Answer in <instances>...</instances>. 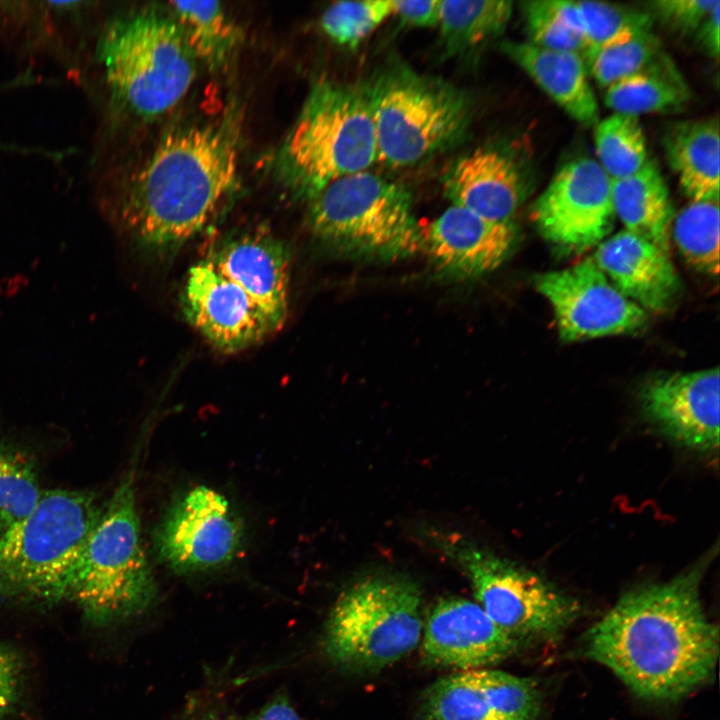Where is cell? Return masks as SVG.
Listing matches in <instances>:
<instances>
[{
	"label": "cell",
	"mask_w": 720,
	"mask_h": 720,
	"mask_svg": "<svg viewBox=\"0 0 720 720\" xmlns=\"http://www.w3.org/2000/svg\"><path fill=\"white\" fill-rule=\"evenodd\" d=\"M701 570L623 595L587 631L586 656L646 700L674 701L702 686L718 662L719 631L701 603Z\"/></svg>",
	"instance_id": "obj_1"
},
{
	"label": "cell",
	"mask_w": 720,
	"mask_h": 720,
	"mask_svg": "<svg viewBox=\"0 0 720 720\" xmlns=\"http://www.w3.org/2000/svg\"><path fill=\"white\" fill-rule=\"evenodd\" d=\"M233 117L175 128L123 185L116 212L145 249L170 253L202 232L235 191L238 129Z\"/></svg>",
	"instance_id": "obj_2"
},
{
	"label": "cell",
	"mask_w": 720,
	"mask_h": 720,
	"mask_svg": "<svg viewBox=\"0 0 720 720\" xmlns=\"http://www.w3.org/2000/svg\"><path fill=\"white\" fill-rule=\"evenodd\" d=\"M134 471L127 472L109 500L63 587L95 626L123 622L143 613L157 596V584L141 541Z\"/></svg>",
	"instance_id": "obj_3"
},
{
	"label": "cell",
	"mask_w": 720,
	"mask_h": 720,
	"mask_svg": "<svg viewBox=\"0 0 720 720\" xmlns=\"http://www.w3.org/2000/svg\"><path fill=\"white\" fill-rule=\"evenodd\" d=\"M85 490H43L34 508L0 536V598L62 601L66 576L102 512Z\"/></svg>",
	"instance_id": "obj_4"
},
{
	"label": "cell",
	"mask_w": 720,
	"mask_h": 720,
	"mask_svg": "<svg viewBox=\"0 0 720 720\" xmlns=\"http://www.w3.org/2000/svg\"><path fill=\"white\" fill-rule=\"evenodd\" d=\"M376 160L375 126L364 91L327 80L316 83L280 152L294 192L310 201L331 182L366 171Z\"/></svg>",
	"instance_id": "obj_5"
},
{
	"label": "cell",
	"mask_w": 720,
	"mask_h": 720,
	"mask_svg": "<svg viewBox=\"0 0 720 720\" xmlns=\"http://www.w3.org/2000/svg\"><path fill=\"white\" fill-rule=\"evenodd\" d=\"M363 91L378 160L391 167L415 165L454 144L471 120L472 102L465 91L399 62L376 73Z\"/></svg>",
	"instance_id": "obj_6"
},
{
	"label": "cell",
	"mask_w": 720,
	"mask_h": 720,
	"mask_svg": "<svg viewBox=\"0 0 720 720\" xmlns=\"http://www.w3.org/2000/svg\"><path fill=\"white\" fill-rule=\"evenodd\" d=\"M113 96L144 119L162 116L188 93L197 61L174 18L142 11L115 20L98 48Z\"/></svg>",
	"instance_id": "obj_7"
},
{
	"label": "cell",
	"mask_w": 720,
	"mask_h": 720,
	"mask_svg": "<svg viewBox=\"0 0 720 720\" xmlns=\"http://www.w3.org/2000/svg\"><path fill=\"white\" fill-rule=\"evenodd\" d=\"M309 202L311 231L342 253L393 261L423 248L410 193L378 174L366 170L337 179Z\"/></svg>",
	"instance_id": "obj_8"
},
{
	"label": "cell",
	"mask_w": 720,
	"mask_h": 720,
	"mask_svg": "<svg viewBox=\"0 0 720 720\" xmlns=\"http://www.w3.org/2000/svg\"><path fill=\"white\" fill-rule=\"evenodd\" d=\"M421 593L407 579L370 577L345 589L322 636L325 655L353 670H377L411 653L423 631Z\"/></svg>",
	"instance_id": "obj_9"
},
{
	"label": "cell",
	"mask_w": 720,
	"mask_h": 720,
	"mask_svg": "<svg viewBox=\"0 0 720 720\" xmlns=\"http://www.w3.org/2000/svg\"><path fill=\"white\" fill-rule=\"evenodd\" d=\"M447 553L469 577L477 604L515 639L553 640L578 618L581 607L537 573L472 544Z\"/></svg>",
	"instance_id": "obj_10"
},
{
	"label": "cell",
	"mask_w": 720,
	"mask_h": 720,
	"mask_svg": "<svg viewBox=\"0 0 720 720\" xmlns=\"http://www.w3.org/2000/svg\"><path fill=\"white\" fill-rule=\"evenodd\" d=\"M244 537L241 520L217 491L197 486L180 497L158 525L159 558L177 573L209 571L229 564Z\"/></svg>",
	"instance_id": "obj_11"
},
{
	"label": "cell",
	"mask_w": 720,
	"mask_h": 720,
	"mask_svg": "<svg viewBox=\"0 0 720 720\" xmlns=\"http://www.w3.org/2000/svg\"><path fill=\"white\" fill-rule=\"evenodd\" d=\"M531 219L541 235L567 252L599 245L611 232V179L588 157L565 164L537 198Z\"/></svg>",
	"instance_id": "obj_12"
},
{
	"label": "cell",
	"mask_w": 720,
	"mask_h": 720,
	"mask_svg": "<svg viewBox=\"0 0 720 720\" xmlns=\"http://www.w3.org/2000/svg\"><path fill=\"white\" fill-rule=\"evenodd\" d=\"M535 285L566 342L631 333L647 320L645 310L620 293L592 258L540 274Z\"/></svg>",
	"instance_id": "obj_13"
},
{
	"label": "cell",
	"mask_w": 720,
	"mask_h": 720,
	"mask_svg": "<svg viewBox=\"0 0 720 720\" xmlns=\"http://www.w3.org/2000/svg\"><path fill=\"white\" fill-rule=\"evenodd\" d=\"M720 376L717 367L649 378L640 391L642 410L667 437L686 448L719 447Z\"/></svg>",
	"instance_id": "obj_14"
},
{
	"label": "cell",
	"mask_w": 720,
	"mask_h": 720,
	"mask_svg": "<svg viewBox=\"0 0 720 720\" xmlns=\"http://www.w3.org/2000/svg\"><path fill=\"white\" fill-rule=\"evenodd\" d=\"M181 306L190 324L223 352L243 350L274 332L250 297L206 258L189 268Z\"/></svg>",
	"instance_id": "obj_15"
},
{
	"label": "cell",
	"mask_w": 720,
	"mask_h": 720,
	"mask_svg": "<svg viewBox=\"0 0 720 720\" xmlns=\"http://www.w3.org/2000/svg\"><path fill=\"white\" fill-rule=\"evenodd\" d=\"M421 638L429 662L460 671L488 668L511 656L519 646L477 603L458 597L434 604Z\"/></svg>",
	"instance_id": "obj_16"
},
{
	"label": "cell",
	"mask_w": 720,
	"mask_h": 720,
	"mask_svg": "<svg viewBox=\"0 0 720 720\" xmlns=\"http://www.w3.org/2000/svg\"><path fill=\"white\" fill-rule=\"evenodd\" d=\"M205 258L250 297L274 332L283 326L290 256L279 239L263 230L243 232L217 244Z\"/></svg>",
	"instance_id": "obj_17"
},
{
	"label": "cell",
	"mask_w": 720,
	"mask_h": 720,
	"mask_svg": "<svg viewBox=\"0 0 720 720\" xmlns=\"http://www.w3.org/2000/svg\"><path fill=\"white\" fill-rule=\"evenodd\" d=\"M516 235L510 221H492L452 205L423 231V248L447 273L475 278L505 261Z\"/></svg>",
	"instance_id": "obj_18"
},
{
	"label": "cell",
	"mask_w": 720,
	"mask_h": 720,
	"mask_svg": "<svg viewBox=\"0 0 720 720\" xmlns=\"http://www.w3.org/2000/svg\"><path fill=\"white\" fill-rule=\"evenodd\" d=\"M592 259L620 293L644 310L664 311L679 290L669 253L627 230L597 245Z\"/></svg>",
	"instance_id": "obj_19"
},
{
	"label": "cell",
	"mask_w": 720,
	"mask_h": 720,
	"mask_svg": "<svg viewBox=\"0 0 720 720\" xmlns=\"http://www.w3.org/2000/svg\"><path fill=\"white\" fill-rule=\"evenodd\" d=\"M443 189L452 205L498 222H509L523 197L517 164L493 147L458 158L443 177Z\"/></svg>",
	"instance_id": "obj_20"
},
{
	"label": "cell",
	"mask_w": 720,
	"mask_h": 720,
	"mask_svg": "<svg viewBox=\"0 0 720 720\" xmlns=\"http://www.w3.org/2000/svg\"><path fill=\"white\" fill-rule=\"evenodd\" d=\"M500 48L572 118L586 125L597 122V100L582 54L529 42L507 41Z\"/></svg>",
	"instance_id": "obj_21"
},
{
	"label": "cell",
	"mask_w": 720,
	"mask_h": 720,
	"mask_svg": "<svg viewBox=\"0 0 720 720\" xmlns=\"http://www.w3.org/2000/svg\"><path fill=\"white\" fill-rule=\"evenodd\" d=\"M611 195L625 230L669 253L673 208L657 164L648 160L636 173L611 179Z\"/></svg>",
	"instance_id": "obj_22"
},
{
	"label": "cell",
	"mask_w": 720,
	"mask_h": 720,
	"mask_svg": "<svg viewBox=\"0 0 720 720\" xmlns=\"http://www.w3.org/2000/svg\"><path fill=\"white\" fill-rule=\"evenodd\" d=\"M667 160L691 201L719 200L720 135L715 118L685 121L668 130Z\"/></svg>",
	"instance_id": "obj_23"
},
{
	"label": "cell",
	"mask_w": 720,
	"mask_h": 720,
	"mask_svg": "<svg viewBox=\"0 0 720 720\" xmlns=\"http://www.w3.org/2000/svg\"><path fill=\"white\" fill-rule=\"evenodd\" d=\"M691 96L684 78L664 54L648 68L606 88L604 101L615 113L637 116L685 104Z\"/></svg>",
	"instance_id": "obj_24"
},
{
	"label": "cell",
	"mask_w": 720,
	"mask_h": 720,
	"mask_svg": "<svg viewBox=\"0 0 720 720\" xmlns=\"http://www.w3.org/2000/svg\"><path fill=\"white\" fill-rule=\"evenodd\" d=\"M506 0L441 1L438 26L447 57L464 55L500 35L512 15Z\"/></svg>",
	"instance_id": "obj_25"
},
{
	"label": "cell",
	"mask_w": 720,
	"mask_h": 720,
	"mask_svg": "<svg viewBox=\"0 0 720 720\" xmlns=\"http://www.w3.org/2000/svg\"><path fill=\"white\" fill-rule=\"evenodd\" d=\"M196 61L210 68L223 66L232 56L240 32L217 1H174L170 3Z\"/></svg>",
	"instance_id": "obj_26"
},
{
	"label": "cell",
	"mask_w": 720,
	"mask_h": 720,
	"mask_svg": "<svg viewBox=\"0 0 720 720\" xmlns=\"http://www.w3.org/2000/svg\"><path fill=\"white\" fill-rule=\"evenodd\" d=\"M661 42L652 29L630 31L589 47L582 54L588 72L601 86L612 84L641 72L663 55Z\"/></svg>",
	"instance_id": "obj_27"
},
{
	"label": "cell",
	"mask_w": 720,
	"mask_h": 720,
	"mask_svg": "<svg viewBox=\"0 0 720 720\" xmlns=\"http://www.w3.org/2000/svg\"><path fill=\"white\" fill-rule=\"evenodd\" d=\"M671 234L686 262L709 276L719 273V200L691 201L673 219Z\"/></svg>",
	"instance_id": "obj_28"
},
{
	"label": "cell",
	"mask_w": 720,
	"mask_h": 720,
	"mask_svg": "<svg viewBox=\"0 0 720 720\" xmlns=\"http://www.w3.org/2000/svg\"><path fill=\"white\" fill-rule=\"evenodd\" d=\"M529 43L550 50L583 54L588 48L577 1L531 0L522 3Z\"/></svg>",
	"instance_id": "obj_29"
},
{
	"label": "cell",
	"mask_w": 720,
	"mask_h": 720,
	"mask_svg": "<svg viewBox=\"0 0 720 720\" xmlns=\"http://www.w3.org/2000/svg\"><path fill=\"white\" fill-rule=\"evenodd\" d=\"M594 141L597 162L612 180L636 173L648 161L637 116L614 113L604 118L596 126Z\"/></svg>",
	"instance_id": "obj_30"
},
{
	"label": "cell",
	"mask_w": 720,
	"mask_h": 720,
	"mask_svg": "<svg viewBox=\"0 0 720 720\" xmlns=\"http://www.w3.org/2000/svg\"><path fill=\"white\" fill-rule=\"evenodd\" d=\"M422 720H502L468 671L440 678L421 697Z\"/></svg>",
	"instance_id": "obj_31"
},
{
	"label": "cell",
	"mask_w": 720,
	"mask_h": 720,
	"mask_svg": "<svg viewBox=\"0 0 720 720\" xmlns=\"http://www.w3.org/2000/svg\"><path fill=\"white\" fill-rule=\"evenodd\" d=\"M42 492L33 456L0 437V515L7 526L27 515Z\"/></svg>",
	"instance_id": "obj_32"
},
{
	"label": "cell",
	"mask_w": 720,
	"mask_h": 720,
	"mask_svg": "<svg viewBox=\"0 0 720 720\" xmlns=\"http://www.w3.org/2000/svg\"><path fill=\"white\" fill-rule=\"evenodd\" d=\"M468 672L502 720H539L541 697L534 682L489 668Z\"/></svg>",
	"instance_id": "obj_33"
},
{
	"label": "cell",
	"mask_w": 720,
	"mask_h": 720,
	"mask_svg": "<svg viewBox=\"0 0 720 720\" xmlns=\"http://www.w3.org/2000/svg\"><path fill=\"white\" fill-rule=\"evenodd\" d=\"M391 14L392 0L340 1L325 10L321 27L337 44L355 48Z\"/></svg>",
	"instance_id": "obj_34"
},
{
	"label": "cell",
	"mask_w": 720,
	"mask_h": 720,
	"mask_svg": "<svg viewBox=\"0 0 720 720\" xmlns=\"http://www.w3.org/2000/svg\"><path fill=\"white\" fill-rule=\"evenodd\" d=\"M588 48L630 31L652 29L653 17L644 8L601 1H577Z\"/></svg>",
	"instance_id": "obj_35"
},
{
	"label": "cell",
	"mask_w": 720,
	"mask_h": 720,
	"mask_svg": "<svg viewBox=\"0 0 720 720\" xmlns=\"http://www.w3.org/2000/svg\"><path fill=\"white\" fill-rule=\"evenodd\" d=\"M719 5L718 0H658L650 2L646 9L672 31L691 35Z\"/></svg>",
	"instance_id": "obj_36"
},
{
	"label": "cell",
	"mask_w": 720,
	"mask_h": 720,
	"mask_svg": "<svg viewBox=\"0 0 720 720\" xmlns=\"http://www.w3.org/2000/svg\"><path fill=\"white\" fill-rule=\"evenodd\" d=\"M25 682V665L19 652L0 642V720L19 706Z\"/></svg>",
	"instance_id": "obj_37"
},
{
	"label": "cell",
	"mask_w": 720,
	"mask_h": 720,
	"mask_svg": "<svg viewBox=\"0 0 720 720\" xmlns=\"http://www.w3.org/2000/svg\"><path fill=\"white\" fill-rule=\"evenodd\" d=\"M440 0L392 1L393 14L414 27H435L439 22Z\"/></svg>",
	"instance_id": "obj_38"
},
{
	"label": "cell",
	"mask_w": 720,
	"mask_h": 720,
	"mask_svg": "<svg viewBox=\"0 0 720 720\" xmlns=\"http://www.w3.org/2000/svg\"><path fill=\"white\" fill-rule=\"evenodd\" d=\"M227 720H302L286 693L279 691L257 710Z\"/></svg>",
	"instance_id": "obj_39"
},
{
	"label": "cell",
	"mask_w": 720,
	"mask_h": 720,
	"mask_svg": "<svg viewBox=\"0 0 720 720\" xmlns=\"http://www.w3.org/2000/svg\"><path fill=\"white\" fill-rule=\"evenodd\" d=\"M720 5L704 20L695 32L696 40L701 48L712 58L719 56Z\"/></svg>",
	"instance_id": "obj_40"
},
{
	"label": "cell",
	"mask_w": 720,
	"mask_h": 720,
	"mask_svg": "<svg viewBox=\"0 0 720 720\" xmlns=\"http://www.w3.org/2000/svg\"><path fill=\"white\" fill-rule=\"evenodd\" d=\"M24 80H26V78L16 79L13 82H8L3 85L0 84V91L4 88L17 85L20 81ZM0 153L38 154L52 158H58L62 156L61 152L49 151L38 147H26L10 143H0Z\"/></svg>",
	"instance_id": "obj_41"
},
{
	"label": "cell",
	"mask_w": 720,
	"mask_h": 720,
	"mask_svg": "<svg viewBox=\"0 0 720 720\" xmlns=\"http://www.w3.org/2000/svg\"><path fill=\"white\" fill-rule=\"evenodd\" d=\"M187 720H221V717L215 705H206L193 712Z\"/></svg>",
	"instance_id": "obj_42"
},
{
	"label": "cell",
	"mask_w": 720,
	"mask_h": 720,
	"mask_svg": "<svg viewBox=\"0 0 720 720\" xmlns=\"http://www.w3.org/2000/svg\"><path fill=\"white\" fill-rule=\"evenodd\" d=\"M7 527H8V526H7L6 522L4 521V519L2 518V516L0 515V536L2 535V533L5 531V529H6Z\"/></svg>",
	"instance_id": "obj_43"
}]
</instances>
